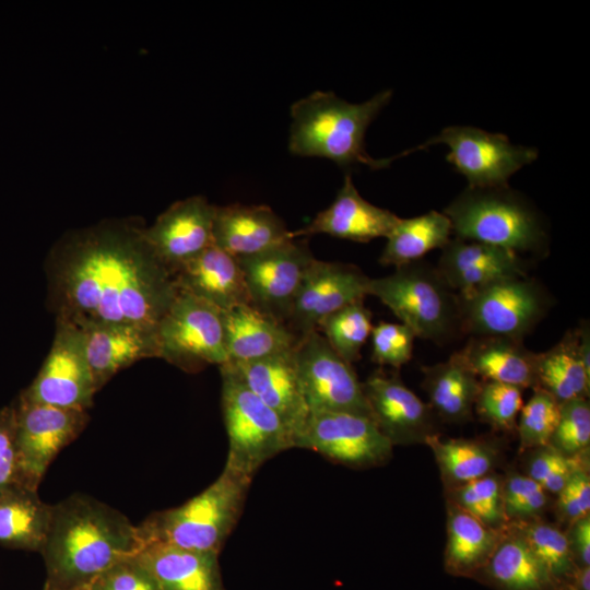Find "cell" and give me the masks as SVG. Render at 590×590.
Returning a JSON list of instances; mask_svg holds the SVG:
<instances>
[{"mask_svg": "<svg viewBox=\"0 0 590 590\" xmlns=\"http://www.w3.org/2000/svg\"><path fill=\"white\" fill-rule=\"evenodd\" d=\"M135 217L67 232L46 260L48 303L56 320L79 328L130 324L155 331L178 288Z\"/></svg>", "mask_w": 590, "mask_h": 590, "instance_id": "1", "label": "cell"}, {"mask_svg": "<svg viewBox=\"0 0 590 590\" xmlns=\"http://www.w3.org/2000/svg\"><path fill=\"white\" fill-rule=\"evenodd\" d=\"M141 547L137 524L122 512L94 497L70 495L52 505L39 552L46 568L44 590H84Z\"/></svg>", "mask_w": 590, "mask_h": 590, "instance_id": "2", "label": "cell"}, {"mask_svg": "<svg viewBox=\"0 0 590 590\" xmlns=\"http://www.w3.org/2000/svg\"><path fill=\"white\" fill-rule=\"evenodd\" d=\"M391 97L392 91L385 90L366 102L353 104L333 92L316 91L296 101L291 106L288 151L298 156L324 157L341 167H388L401 155L369 156L365 150V134Z\"/></svg>", "mask_w": 590, "mask_h": 590, "instance_id": "3", "label": "cell"}, {"mask_svg": "<svg viewBox=\"0 0 590 590\" xmlns=\"http://www.w3.org/2000/svg\"><path fill=\"white\" fill-rule=\"evenodd\" d=\"M252 477L224 467L219 477L180 506L156 511L138 527L142 546L163 543L220 554L238 522Z\"/></svg>", "mask_w": 590, "mask_h": 590, "instance_id": "4", "label": "cell"}, {"mask_svg": "<svg viewBox=\"0 0 590 590\" xmlns=\"http://www.w3.org/2000/svg\"><path fill=\"white\" fill-rule=\"evenodd\" d=\"M457 238L521 253L547 250L540 214L508 186L464 189L445 209Z\"/></svg>", "mask_w": 590, "mask_h": 590, "instance_id": "5", "label": "cell"}, {"mask_svg": "<svg viewBox=\"0 0 590 590\" xmlns=\"http://www.w3.org/2000/svg\"><path fill=\"white\" fill-rule=\"evenodd\" d=\"M436 268L420 261L370 279L368 295L386 305L416 338L444 342L460 329L457 294Z\"/></svg>", "mask_w": 590, "mask_h": 590, "instance_id": "6", "label": "cell"}, {"mask_svg": "<svg viewBox=\"0 0 590 590\" xmlns=\"http://www.w3.org/2000/svg\"><path fill=\"white\" fill-rule=\"evenodd\" d=\"M222 411L228 437L225 465L253 477L268 460L294 448L280 417L236 375L228 364L220 366Z\"/></svg>", "mask_w": 590, "mask_h": 590, "instance_id": "7", "label": "cell"}, {"mask_svg": "<svg viewBox=\"0 0 590 590\" xmlns=\"http://www.w3.org/2000/svg\"><path fill=\"white\" fill-rule=\"evenodd\" d=\"M457 296L460 329L474 337L523 340L542 320L550 304L542 286L527 275L502 279Z\"/></svg>", "mask_w": 590, "mask_h": 590, "instance_id": "8", "label": "cell"}, {"mask_svg": "<svg viewBox=\"0 0 590 590\" xmlns=\"http://www.w3.org/2000/svg\"><path fill=\"white\" fill-rule=\"evenodd\" d=\"M157 357L186 373L228 363L222 310L178 290L155 329Z\"/></svg>", "mask_w": 590, "mask_h": 590, "instance_id": "9", "label": "cell"}, {"mask_svg": "<svg viewBox=\"0 0 590 590\" xmlns=\"http://www.w3.org/2000/svg\"><path fill=\"white\" fill-rule=\"evenodd\" d=\"M434 144L449 148L447 162L465 177L470 188L508 186L510 176L533 163L539 155L535 148L514 144L505 134L469 126L446 127L425 143L404 153Z\"/></svg>", "mask_w": 590, "mask_h": 590, "instance_id": "10", "label": "cell"}, {"mask_svg": "<svg viewBox=\"0 0 590 590\" xmlns=\"http://www.w3.org/2000/svg\"><path fill=\"white\" fill-rule=\"evenodd\" d=\"M302 390L310 413H371L352 365L345 362L315 330L298 339L293 351Z\"/></svg>", "mask_w": 590, "mask_h": 590, "instance_id": "11", "label": "cell"}, {"mask_svg": "<svg viewBox=\"0 0 590 590\" xmlns=\"http://www.w3.org/2000/svg\"><path fill=\"white\" fill-rule=\"evenodd\" d=\"M15 448L24 486L38 491L49 465L59 452L83 432L87 411L35 403L17 397Z\"/></svg>", "mask_w": 590, "mask_h": 590, "instance_id": "12", "label": "cell"}, {"mask_svg": "<svg viewBox=\"0 0 590 590\" xmlns=\"http://www.w3.org/2000/svg\"><path fill=\"white\" fill-rule=\"evenodd\" d=\"M96 392L82 330L56 320L50 351L34 380L19 397L35 403L88 411Z\"/></svg>", "mask_w": 590, "mask_h": 590, "instance_id": "13", "label": "cell"}, {"mask_svg": "<svg viewBox=\"0 0 590 590\" xmlns=\"http://www.w3.org/2000/svg\"><path fill=\"white\" fill-rule=\"evenodd\" d=\"M295 447L314 450L354 469L387 463L393 448L373 420L343 412L310 413Z\"/></svg>", "mask_w": 590, "mask_h": 590, "instance_id": "14", "label": "cell"}, {"mask_svg": "<svg viewBox=\"0 0 590 590\" xmlns=\"http://www.w3.org/2000/svg\"><path fill=\"white\" fill-rule=\"evenodd\" d=\"M237 259L251 306L285 323L303 276L315 259L307 241L292 238Z\"/></svg>", "mask_w": 590, "mask_h": 590, "instance_id": "15", "label": "cell"}, {"mask_svg": "<svg viewBox=\"0 0 590 590\" xmlns=\"http://www.w3.org/2000/svg\"><path fill=\"white\" fill-rule=\"evenodd\" d=\"M369 280L356 266L315 258L303 276L285 324L298 338L317 330L327 316L364 300Z\"/></svg>", "mask_w": 590, "mask_h": 590, "instance_id": "16", "label": "cell"}, {"mask_svg": "<svg viewBox=\"0 0 590 590\" xmlns=\"http://www.w3.org/2000/svg\"><path fill=\"white\" fill-rule=\"evenodd\" d=\"M362 386L374 423L392 446L425 445L436 434L434 411L398 374L377 369Z\"/></svg>", "mask_w": 590, "mask_h": 590, "instance_id": "17", "label": "cell"}, {"mask_svg": "<svg viewBox=\"0 0 590 590\" xmlns=\"http://www.w3.org/2000/svg\"><path fill=\"white\" fill-rule=\"evenodd\" d=\"M215 209L206 198L192 196L173 203L145 226L149 245L172 274L213 245Z\"/></svg>", "mask_w": 590, "mask_h": 590, "instance_id": "18", "label": "cell"}, {"mask_svg": "<svg viewBox=\"0 0 590 590\" xmlns=\"http://www.w3.org/2000/svg\"><path fill=\"white\" fill-rule=\"evenodd\" d=\"M293 351L253 362L226 364L280 417L295 447V439L303 430L310 412L302 390Z\"/></svg>", "mask_w": 590, "mask_h": 590, "instance_id": "19", "label": "cell"}, {"mask_svg": "<svg viewBox=\"0 0 590 590\" xmlns=\"http://www.w3.org/2000/svg\"><path fill=\"white\" fill-rule=\"evenodd\" d=\"M441 250L436 270L457 295H467L502 279L527 275L523 258L504 248L456 237Z\"/></svg>", "mask_w": 590, "mask_h": 590, "instance_id": "20", "label": "cell"}, {"mask_svg": "<svg viewBox=\"0 0 590 590\" xmlns=\"http://www.w3.org/2000/svg\"><path fill=\"white\" fill-rule=\"evenodd\" d=\"M389 210L365 200L346 174L333 202L305 227L291 232V237L327 234L357 243L387 237L399 221Z\"/></svg>", "mask_w": 590, "mask_h": 590, "instance_id": "21", "label": "cell"}, {"mask_svg": "<svg viewBox=\"0 0 590 590\" xmlns=\"http://www.w3.org/2000/svg\"><path fill=\"white\" fill-rule=\"evenodd\" d=\"M173 275L179 291L222 311L251 305L238 259L214 244L178 268Z\"/></svg>", "mask_w": 590, "mask_h": 590, "instance_id": "22", "label": "cell"}, {"mask_svg": "<svg viewBox=\"0 0 590 590\" xmlns=\"http://www.w3.org/2000/svg\"><path fill=\"white\" fill-rule=\"evenodd\" d=\"M79 328V327H78ZM96 390L117 373L148 357H157L155 331L130 324L107 323L80 328Z\"/></svg>", "mask_w": 590, "mask_h": 590, "instance_id": "23", "label": "cell"}, {"mask_svg": "<svg viewBox=\"0 0 590 590\" xmlns=\"http://www.w3.org/2000/svg\"><path fill=\"white\" fill-rule=\"evenodd\" d=\"M291 237L283 220L263 204L216 206L213 244L236 258L264 251Z\"/></svg>", "mask_w": 590, "mask_h": 590, "instance_id": "24", "label": "cell"}, {"mask_svg": "<svg viewBox=\"0 0 590 590\" xmlns=\"http://www.w3.org/2000/svg\"><path fill=\"white\" fill-rule=\"evenodd\" d=\"M228 363L253 362L294 350L298 337L251 305L222 311Z\"/></svg>", "mask_w": 590, "mask_h": 590, "instance_id": "25", "label": "cell"}, {"mask_svg": "<svg viewBox=\"0 0 590 590\" xmlns=\"http://www.w3.org/2000/svg\"><path fill=\"white\" fill-rule=\"evenodd\" d=\"M134 557L162 590H225L217 553L151 543Z\"/></svg>", "mask_w": 590, "mask_h": 590, "instance_id": "26", "label": "cell"}, {"mask_svg": "<svg viewBox=\"0 0 590 590\" xmlns=\"http://www.w3.org/2000/svg\"><path fill=\"white\" fill-rule=\"evenodd\" d=\"M460 356L484 381L519 387H538V353L523 345V340L507 337H474L458 351Z\"/></svg>", "mask_w": 590, "mask_h": 590, "instance_id": "27", "label": "cell"}, {"mask_svg": "<svg viewBox=\"0 0 590 590\" xmlns=\"http://www.w3.org/2000/svg\"><path fill=\"white\" fill-rule=\"evenodd\" d=\"M422 371L423 388L434 412L450 423L471 418L482 381L458 352L446 362L424 366Z\"/></svg>", "mask_w": 590, "mask_h": 590, "instance_id": "28", "label": "cell"}, {"mask_svg": "<svg viewBox=\"0 0 590 590\" xmlns=\"http://www.w3.org/2000/svg\"><path fill=\"white\" fill-rule=\"evenodd\" d=\"M51 511L38 491L21 485L0 491V545L39 553Z\"/></svg>", "mask_w": 590, "mask_h": 590, "instance_id": "29", "label": "cell"}, {"mask_svg": "<svg viewBox=\"0 0 590 590\" xmlns=\"http://www.w3.org/2000/svg\"><path fill=\"white\" fill-rule=\"evenodd\" d=\"M446 504L445 568L456 576L474 575L489 559L504 530L491 529L451 502Z\"/></svg>", "mask_w": 590, "mask_h": 590, "instance_id": "30", "label": "cell"}, {"mask_svg": "<svg viewBox=\"0 0 590 590\" xmlns=\"http://www.w3.org/2000/svg\"><path fill=\"white\" fill-rule=\"evenodd\" d=\"M482 570L500 590H557L527 542L509 527Z\"/></svg>", "mask_w": 590, "mask_h": 590, "instance_id": "31", "label": "cell"}, {"mask_svg": "<svg viewBox=\"0 0 590 590\" xmlns=\"http://www.w3.org/2000/svg\"><path fill=\"white\" fill-rule=\"evenodd\" d=\"M451 234L450 220L437 211L411 219H399L386 237L387 243L379 262L397 269L420 261L429 251L442 249L451 239Z\"/></svg>", "mask_w": 590, "mask_h": 590, "instance_id": "32", "label": "cell"}, {"mask_svg": "<svg viewBox=\"0 0 590 590\" xmlns=\"http://www.w3.org/2000/svg\"><path fill=\"white\" fill-rule=\"evenodd\" d=\"M425 445L434 453L445 489L483 477L498 463L497 448L483 439L441 438L434 434Z\"/></svg>", "mask_w": 590, "mask_h": 590, "instance_id": "33", "label": "cell"}, {"mask_svg": "<svg viewBox=\"0 0 590 590\" xmlns=\"http://www.w3.org/2000/svg\"><path fill=\"white\" fill-rule=\"evenodd\" d=\"M559 403L588 398L590 371L586 369L578 346L577 329L567 331L550 350L538 353V387Z\"/></svg>", "mask_w": 590, "mask_h": 590, "instance_id": "34", "label": "cell"}, {"mask_svg": "<svg viewBox=\"0 0 590 590\" xmlns=\"http://www.w3.org/2000/svg\"><path fill=\"white\" fill-rule=\"evenodd\" d=\"M507 527L515 530L529 545L546 569L557 590H562L578 566L570 552L565 532L559 528L535 519Z\"/></svg>", "mask_w": 590, "mask_h": 590, "instance_id": "35", "label": "cell"}, {"mask_svg": "<svg viewBox=\"0 0 590 590\" xmlns=\"http://www.w3.org/2000/svg\"><path fill=\"white\" fill-rule=\"evenodd\" d=\"M371 329V314L364 300L332 312L317 328L331 347L351 365L361 358V350L370 337Z\"/></svg>", "mask_w": 590, "mask_h": 590, "instance_id": "36", "label": "cell"}, {"mask_svg": "<svg viewBox=\"0 0 590 590\" xmlns=\"http://www.w3.org/2000/svg\"><path fill=\"white\" fill-rule=\"evenodd\" d=\"M446 500L451 502L491 529L503 531L507 527L503 506V476L495 472L446 489Z\"/></svg>", "mask_w": 590, "mask_h": 590, "instance_id": "37", "label": "cell"}, {"mask_svg": "<svg viewBox=\"0 0 590 590\" xmlns=\"http://www.w3.org/2000/svg\"><path fill=\"white\" fill-rule=\"evenodd\" d=\"M533 390L517 421L520 451L548 445L559 420L560 403L541 388Z\"/></svg>", "mask_w": 590, "mask_h": 590, "instance_id": "38", "label": "cell"}, {"mask_svg": "<svg viewBox=\"0 0 590 590\" xmlns=\"http://www.w3.org/2000/svg\"><path fill=\"white\" fill-rule=\"evenodd\" d=\"M531 453L526 463V473L548 494H557L571 475L582 467H589V450L566 456L546 445L528 450Z\"/></svg>", "mask_w": 590, "mask_h": 590, "instance_id": "39", "label": "cell"}, {"mask_svg": "<svg viewBox=\"0 0 590 590\" xmlns=\"http://www.w3.org/2000/svg\"><path fill=\"white\" fill-rule=\"evenodd\" d=\"M548 505V493L527 474L503 476V506L507 526L540 519Z\"/></svg>", "mask_w": 590, "mask_h": 590, "instance_id": "40", "label": "cell"}, {"mask_svg": "<svg viewBox=\"0 0 590 590\" xmlns=\"http://www.w3.org/2000/svg\"><path fill=\"white\" fill-rule=\"evenodd\" d=\"M522 405V389L519 387L483 381L474 409L482 421L496 429L508 432L517 427Z\"/></svg>", "mask_w": 590, "mask_h": 590, "instance_id": "41", "label": "cell"}, {"mask_svg": "<svg viewBox=\"0 0 590 590\" xmlns=\"http://www.w3.org/2000/svg\"><path fill=\"white\" fill-rule=\"evenodd\" d=\"M548 445L566 456H576L589 450L590 404L588 398H576L560 403L559 420Z\"/></svg>", "mask_w": 590, "mask_h": 590, "instance_id": "42", "label": "cell"}, {"mask_svg": "<svg viewBox=\"0 0 590 590\" xmlns=\"http://www.w3.org/2000/svg\"><path fill=\"white\" fill-rule=\"evenodd\" d=\"M370 338L376 364L399 369L412 358L416 337L405 324L380 321L373 327Z\"/></svg>", "mask_w": 590, "mask_h": 590, "instance_id": "43", "label": "cell"}, {"mask_svg": "<svg viewBox=\"0 0 590 590\" xmlns=\"http://www.w3.org/2000/svg\"><path fill=\"white\" fill-rule=\"evenodd\" d=\"M84 590H162L150 571L133 556L95 578Z\"/></svg>", "mask_w": 590, "mask_h": 590, "instance_id": "44", "label": "cell"}, {"mask_svg": "<svg viewBox=\"0 0 590 590\" xmlns=\"http://www.w3.org/2000/svg\"><path fill=\"white\" fill-rule=\"evenodd\" d=\"M556 495L554 508L562 522L569 524L590 515L589 467L578 469Z\"/></svg>", "mask_w": 590, "mask_h": 590, "instance_id": "45", "label": "cell"}, {"mask_svg": "<svg viewBox=\"0 0 590 590\" xmlns=\"http://www.w3.org/2000/svg\"><path fill=\"white\" fill-rule=\"evenodd\" d=\"M16 485L24 486L15 448V406L13 401L0 409V491Z\"/></svg>", "mask_w": 590, "mask_h": 590, "instance_id": "46", "label": "cell"}, {"mask_svg": "<svg viewBox=\"0 0 590 590\" xmlns=\"http://www.w3.org/2000/svg\"><path fill=\"white\" fill-rule=\"evenodd\" d=\"M570 552L578 567L590 565V515L568 524L565 533Z\"/></svg>", "mask_w": 590, "mask_h": 590, "instance_id": "47", "label": "cell"}]
</instances>
